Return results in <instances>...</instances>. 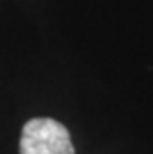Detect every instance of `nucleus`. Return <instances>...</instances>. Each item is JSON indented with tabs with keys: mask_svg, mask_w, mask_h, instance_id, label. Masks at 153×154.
<instances>
[{
	"mask_svg": "<svg viewBox=\"0 0 153 154\" xmlns=\"http://www.w3.org/2000/svg\"><path fill=\"white\" fill-rule=\"evenodd\" d=\"M18 149L21 154H74L68 128L52 118L26 121Z\"/></svg>",
	"mask_w": 153,
	"mask_h": 154,
	"instance_id": "nucleus-1",
	"label": "nucleus"
}]
</instances>
